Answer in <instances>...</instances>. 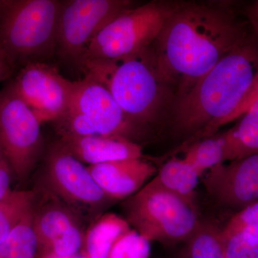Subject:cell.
Listing matches in <instances>:
<instances>
[{"label":"cell","mask_w":258,"mask_h":258,"mask_svg":"<svg viewBox=\"0 0 258 258\" xmlns=\"http://www.w3.org/2000/svg\"><path fill=\"white\" fill-rule=\"evenodd\" d=\"M247 227H258V201L239 210L221 230L222 237Z\"/></svg>","instance_id":"484cf974"},{"label":"cell","mask_w":258,"mask_h":258,"mask_svg":"<svg viewBox=\"0 0 258 258\" xmlns=\"http://www.w3.org/2000/svg\"><path fill=\"white\" fill-rule=\"evenodd\" d=\"M248 32L247 23L224 3H176L151 46L159 73L174 90L175 99L249 40Z\"/></svg>","instance_id":"6da1fadb"},{"label":"cell","mask_w":258,"mask_h":258,"mask_svg":"<svg viewBox=\"0 0 258 258\" xmlns=\"http://www.w3.org/2000/svg\"><path fill=\"white\" fill-rule=\"evenodd\" d=\"M49 185L66 203L78 208L96 209L109 201L91 175L87 166L57 142L47 157Z\"/></svg>","instance_id":"8fae6325"},{"label":"cell","mask_w":258,"mask_h":258,"mask_svg":"<svg viewBox=\"0 0 258 258\" xmlns=\"http://www.w3.org/2000/svg\"><path fill=\"white\" fill-rule=\"evenodd\" d=\"M128 0H71L62 2L57 27L56 55L81 66L86 49L102 29L133 8Z\"/></svg>","instance_id":"9c48e42d"},{"label":"cell","mask_w":258,"mask_h":258,"mask_svg":"<svg viewBox=\"0 0 258 258\" xmlns=\"http://www.w3.org/2000/svg\"><path fill=\"white\" fill-rule=\"evenodd\" d=\"M131 229L123 217L114 213L104 214L85 233L82 252L88 258H109L115 242Z\"/></svg>","instance_id":"9a60e30c"},{"label":"cell","mask_w":258,"mask_h":258,"mask_svg":"<svg viewBox=\"0 0 258 258\" xmlns=\"http://www.w3.org/2000/svg\"><path fill=\"white\" fill-rule=\"evenodd\" d=\"M62 2L4 0L0 8V50L13 69L56 54Z\"/></svg>","instance_id":"277c9868"},{"label":"cell","mask_w":258,"mask_h":258,"mask_svg":"<svg viewBox=\"0 0 258 258\" xmlns=\"http://www.w3.org/2000/svg\"><path fill=\"white\" fill-rule=\"evenodd\" d=\"M123 209L131 227L150 242L187 240L200 223L195 205L149 182L126 199Z\"/></svg>","instance_id":"8992f818"},{"label":"cell","mask_w":258,"mask_h":258,"mask_svg":"<svg viewBox=\"0 0 258 258\" xmlns=\"http://www.w3.org/2000/svg\"><path fill=\"white\" fill-rule=\"evenodd\" d=\"M176 3L152 1L123 12L89 44L80 68L93 61L115 60L152 46Z\"/></svg>","instance_id":"52a82bcc"},{"label":"cell","mask_w":258,"mask_h":258,"mask_svg":"<svg viewBox=\"0 0 258 258\" xmlns=\"http://www.w3.org/2000/svg\"><path fill=\"white\" fill-rule=\"evenodd\" d=\"M257 100H258V75L249 91L244 96L243 99L240 102L237 109L227 120V123L233 121L243 115Z\"/></svg>","instance_id":"4316f807"},{"label":"cell","mask_w":258,"mask_h":258,"mask_svg":"<svg viewBox=\"0 0 258 258\" xmlns=\"http://www.w3.org/2000/svg\"><path fill=\"white\" fill-rule=\"evenodd\" d=\"M3 3H4V0H0V8L3 6Z\"/></svg>","instance_id":"1f68e13d"},{"label":"cell","mask_w":258,"mask_h":258,"mask_svg":"<svg viewBox=\"0 0 258 258\" xmlns=\"http://www.w3.org/2000/svg\"><path fill=\"white\" fill-rule=\"evenodd\" d=\"M36 193L32 190H15L0 201V242L34 210Z\"/></svg>","instance_id":"ffe728a7"},{"label":"cell","mask_w":258,"mask_h":258,"mask_svg":"<svg viewBox=\"0 0 258 258\" xmlns=\"http://www.w3.org/2000/svg\"><path fill=\"white\" fill-rule=\"evenodd\" d=\"M77 222L69 209L60 204H48L39 208L35 203L33 227L39 249L43 252L51 242L64 234Z\"/></svg>","instance_id":"ac0fdd59"},{"label":"cell","mask_w":258,"mask_h":258,"mask_svg":"<svg viewBox=\"0 0 258 258\" xmlns=\"http://www.w3.org/2000/svg\"><path fill=\"white\" fill-rule=\"evenodd\" d=\"M11 85L42 123L64 114L74 82L64 79L55 66L34 62L24 66Z\"/></svg>","instance_id":"30bf717a"},{"label":"cell","mask_w":258,"mask_h":258,"mask_svg":"<svg viewBox=\"0 0 258 258\" xmlns=\"http://www.w3.org/2000/svg\"><path fill=\"white\" fill-rule=\"evenodd\" d=\"M33 212L34 210L0 242V258L36 257L40 249L34 230Z\"/></svg>","instance_id":"44dd1931"},{"label":"cell","mask_w":258,"mask_h":258,"mask_svg":"<svg viewBox=\"0 0 258 258\" xmlns=\"http://www.w3.org/2000/svg\"><path fill=\"white\" fill-rule=\"evenodd\" d=\"M241 117L237 125L222 134L227 149V161L258 154V100Z\"/></svg>","instance_id":"e0dca14e"},{"label":"cell","mask_w":258,"mask_h":258,"mask_svg":"<svg viewBox=\"0 0 258 258\" xmlns=\"http://www.w3.org/2000/svg\"><path fill=\"white\" fill-rule=\"evenodd\" d=\"M41 124L11 83L0 92V149L20 179L30 174L41 154Z\"/></svg>","instance_id":"ba28073f"},{"label":"cell","mask_w":258,"mask_h":258,"mask_svg":"<svg viewBox=\"0 0 258 258\" xmlns=\"http://www.w3.org/2000/svg\"><path fill=\"white\" fill-rule=\"evenodd\" d=\"M201 176L183 159L166 161L149 183L195 205V193Z\"/></svg>","instance_id":"2e32d148"},{"label":"cell","mask_w":258,"mask_h":258,"mask_svg":"<svg viewBox=\"0 0 258 258\" xmlns=\"http://www.w3.org/2000/svg\"><path fill=\"white\" fill-rule=\"evenodd\" d=\"M254 37L237 47L199 80L171 108L173 128L189 144L213 135L235 111L258 75Z\"/></svg>","instance_id":"7a4b0ae2"},{"label":"cell","mask_w":258,"mask_h":258,"mask_svg":"<svg viewBox=\"0 0 258 258\" xmlns=\"http://www.w3.org/2000/svg\"><path fill=\"white\" fill-rule=\"evenodd\" d=\"M150 242L138 232L131 229L115 242L109 258H149Z\"/></svg>","instance_id":"cb8c5ba5"},{"label":"cell","mask_w":258,"mask_h":258,"mask_svg":"<svg viewBox=\"0 0 258 258\" xmlns=\"http://www.w3.org/2000/svg\"><path fill=\"white\" fill-rule=\"evenodd\" d=\"M3 157V152H2L1 149H0V158Z\"/></svg>","instance_id":"d6a6232c"},{"label":"cell","mask_w":258,"mask_h":258,"mask_svg":"<svg viewBox=\"0 0 258 258\" xmlns=\"http://www.w3.org/2000/svg\"><path fill=\"white\" fill-rule=\"evenodd\" d=\"M85 234L78 224L73 225L64 234L49 244L42 252L60 257H71L82 252Z\"/></svg>","instance_id":"d4e9b609"},{"label":"cell","mask_w":258,"mask_h":258,"mask_svg":"<svg viewBox=\"0 0 258 258\" xmlns=\"http://www.w3.org/2000/svg\"><path fill=\"white\" fill-rule=\"evenodd\" d=\"M102 191L111 200L130 198L157 174V167L143 158L88 166Z\"/></svg>","instance_id":"4fadbf2b"},{"label":"cell","mask_w":258,"mask_h":258,"mask_svg":"<svg viewBox=\"0 0 258 258\" xmlns=\"http://www.w3.org/2000/svg\"><path fill=\"white\" fill-rule=\"evenodd\" d=\"M83 70L106 86L129 119L144 131L170 113L175 93L159 73L151 47L118 60L88 62Z\"/></svg>","instance_id":"3957f363"},{"label":"cell","mask_w":258,"mask_h":258,"mask_svg":"<svg viewBox=\"0 0 258 258\" xmlns=\"http://www.w3.org/2000/svg\"><path fill=\"white\" fill-rule=\"evenodd\" d=\"M186 258H227L221 230L210 225H199L188 239Z\"/></svg>","instance_id":"7402d4cb"},{"label":"cell","mask_w":258,"mask_h":258,"mask_svg":"<svg viewBox=\"0 0 258 258\" xmlns=\"http://www.w3.org/2000/svg\"><path fill=\"white\" fill-rule=\"evenodd\" d=\"M222 239L226 257L258 258L257 230L246 228Z\"/></svg>","instance_id":"603a6c76"},{"label":"cell","mask_w":258,"mask_h":258,"mask_svg":"<svg viewBox=\"0 0 258 258\" xmlns=\"http://www.w3.org/2000/svg\"><path fill=\"white\" fill-rule=\"evenodd\" d=\"M13 68L8 62L3 51L0 50V83L8 79L11 76Z\"/></svg>","instance_id":"f1b7e54d"},{"label":"cell","mask_w":258,"mask_h":258,"mask_svg":"<svg viewBox=\"0 0 258 258\" xmlns=\"http://www.w3.org/2000/svg\"><path fill=\"white\" fill-rule=\"evenodd\" d=\"M182 159L192 166L202 178L207 171L227 161L223 135L210 136L189 144Z\"/></svg>","instance_id":"d6986e66"},{"label":"cell","mask_w":258,"mask_h":258,"mask_svg":"<svg viewBox=\"0 0 258 258\" xmlns=\"http://www.w3.org/2000/svg\"><path fill=\"white\" fill-rule=\"evenodd\" d=\"M59 143L88 166L123 159L143 158L142 146L123 137L103 136H61Z\"/></svg>","instance_id":"5bb4252c"},{"label":"cell","mask_w":258,"mask_h":258,"mask_svg":"<svg viewBox=\"0 0 258 258\" xmlns=\"http://www.w3.org/2000/svg\"><path fill=\"white\" fill-rule=\"evenodd\" d=\"M202 181L217 204L242 210L258 201V154L215 166Z\"/></svg>","instance_id":"7c38bea8"},{"label":"cell","mask_w":258,"mask_h":258,"mask_svg":"<svg viewBox=\"0 0 258 258\" xmlns=\"http://www.w3.org/2000/svg\"><path fill=\"white\" fill-rule=\"evenodd\" d=\"M41 258H88L83 252H80V253L76 254V255L71 256V257H57V256L52 255V254H44L42 255Z\"/></svg>","instance_id":"4dcf8cb0"},{"label":"cell","mask_w":258,"mask_h":258,"mask_svg":"<svg viewBox=\"0 0 258 258\" xmlns=\"http://www.w3.org/2000/svg\"><path fill=\"white\" fill-rule=\"evenodd\" d=\"M247 17L252 28H253L255 38L258 42V1L255 2L247 10Z\"/></svg>","instance_id":"f546056e"},{"label":"cell","mask_w":258,"mask_h":258,"mask_svg":"<svg viewBox=\"0 0 258 258\" xmlns=\"http://www.w3.org/2000/svg\"><path fill=\"white\" fill-rule=\"evenodd\" d=\"M11 171V166L3 156L0 158V201L13 191L10 189Z\"/></svg>","instance_id":"83f0119b"},{"label":"cell","mask_w":258,"mask_h":258,"mask_svg":"<svg viewBox=\"0 0 258 258\" xmlns=\"http://www.w3.org/2000/svg\"><path fill=\"white\" fill-rule=\"evenodd\" d=\"M55 122L60 137H118L137 142L144 132L129 119L106 86L88 74L74 81L67 111Z\"/></svg>","instance_id":"5b68a950"}]
</instances>
